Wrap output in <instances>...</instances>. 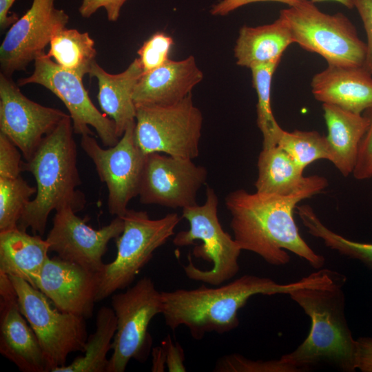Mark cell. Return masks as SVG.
<instances>
[{
    "label": "cell",
    "instance_id": "d6986e66",
    "mask_svg": "<svg viewBox=\"0 0 372 372\" xmlns=\"http://www.w3.org/2000/svg\"><path fill=\"white\" fill-rule=\"evenodd\" d=\"M203 79V73L193 56L169 59L163 65L143 72L133 93L136 105H170L192 93Z\"/></svg>",
    "mask_w": 372,
    "mask_h": 372
},
{
    "label": "cell",
    "instance_id": "7a4b0ae2",
    "mask_svg": "<svg viewBox=\"0 0 372 372\" xmlns=\"http://www.w3.org/2000/svg\"><path fill=\"white\" fill-rule=\"evenodd\" d=\"M333 279V270L323 269L287 284L244 275L220 287L203 285L194 289L162 291V314L170 329L185 326L192 337L199 340L207 333L223 334L236 329L240 322L238 311L255 295L289 294L300 288L328 285Z\"/></svg>",
    "mask_w": 372,
    "mask_h": 372
},
{
    "label": "cell",
    "instance_id": "30bf717a",
    "mask_svg": "<svg viewBox=\"0 0 372 372\" xmlns=\"http://www.w3.org/2000/svg\"><path fill=\"white\" fill-rule=\"evenodd\" d=\"M8 277L20 310L39 340L48 371L67 364L70 353L83 352L87 339L85 319L53 307L40 290L25 280Z\"/></svg>",
    "mask_w": 372,
    "mask_h": 372
},
{
    "label": "cell",
    "instance_id": "9a60e30c",
    "mask_svg": "<svg viewBox=\"0 0 372 372\" xmlns=\"http://www.w3.org/2000/svg\"><path fill=\"white\" fill-rule=\"evenodd\" d=\"M55 211L52 227L45 239L50 251L56 253L63 260L99 273L105 265L103 257L109 242L123 231V218L116 216L107 225L95 229L86 224L85 218L77 216L70 206Z\"/></svg>",
    "mask_w": 372,
    "mask_h": 372
},
{
    "label": "cell",
    "instance_id": "4fadbf2b",
    "mask_svg": "<svg viewBox=\"0 0 372 372\" xmlns=\"http://www.w3.org/2000/svg\"><path fill=\"white\" fill-rule=\"evenodd\" d=\"M55 0H32L30 8L7 32L0 46L1 73L8 76L25 70L45 54L53 37L66 28L69 16L54 6Z\"/></svg>",
    "mask_w": 372,
    "mask_h": 372
},
{
    "label": "cell",
    "instance_id": "60d3db41",
    "mask_svg": "<svg viewBox=\"0 0 372 372\" xmlns=\"http://www.w3.org/2000/svg\"><path fill=\"white\" fill-rule=\"evenodd\" d=\"M16 0H0V28L5 30L17 19V14L10 15V9Z\"/></svg>",
    "mask_w": 372,
    "mask_h": 372
},
{
    "label": "cell",
    "instance_id": "ac0fdd59",
    "mask_svg": "<svg viewBox=\"0 0 372 372\" xmlns=\"http://www.w3.org/2000/svg\"><path fill=\"white\" fill-rule=\"evenodd\" d=\"M0 353L23 372H48L39 340L22 314L8 276L0 273Z\"/></svg>",
    "mask_w": 372,
    "mask_h": 372
},
{
    "label": "cell",
    "instance_id": "9c48e42d",
    "mask_svg": "<svg viewBox=\"0 0 372 372\" xmlns=\"http://www.w3.org/2000/svg\"><path fill=\"white\" fill-rule=\"evenodd\" d=\"M112 308L116 318L112 353L106 372H123L130 360L144 362L152 349L150 322L163 313L162 292L149 278H143L125 292L112 294Z\"/></svg>",
    "mask_w": 372,
    "mask_h": 372
},
{
    "label": "cell",
    "instance_id": "e575fe53",
    "mask_svg": "<svg viewBox=\"0 0 372 372\" xmlns=\"http://www.w3.org/2000/svg\"><path fill=\"white\" fill-rule=\"evenodd\" d=\"M19 148L0 132V178H17L23 171Z\"/></svg>",
    "mask_w": 372,
    "mask_h": 372
},
{
    "label": "cell",
    "instance_id": "484cf974",
    "mask_svg": "<svg viewBox=\"0 0 372 372\" xmlns=\"http://www.w3.org/2000/svg\"><path fill=\"white\" fill-rule=\"evenodd\" d=\"M116 331V318L112 308L102 307L96 318V330L87 337L84 354L70 364L57 367L52 372H106L108 351Z\"/></svg>",
    "mask_w": 372,
    "mask_h": 372
},
{
    "label": "cell",
    "instance_id": "8fae6325",
    "mask_svg": "<svg viewBox=\"0 0 372 372\" xmlns=\"http://www.w3.org/2000/svg\"><path fill=\"white\" fill-rule=\"evenodd\" d=\"M34 71L19 79V86L41 85L59 98L69 112L74 134L93 135L92 127L105 147L115 145L119 141L115 123L93 104L83 84V78L53 61L46 53L34 61Z\"/></svg>",
    "mask_w": 372,
    "mask_h": 372
},
{
    "label": "cell",
    "instance_id": "ba28073f",
    "mask_svg": "<svg viewBox=\"0 0 372 372\" xmlns=\"http://www.w3.org/2000/svg\"><path fill=\"white\" fill-rule=\"evenodd\" d=\"M203 123L192 93L170 105H136L135 143L145 154L193 160L199 154Z\"/></svg>",
    "mask_w": 372,
    "mask_h": 372
},
{
    "label": "cell",
    "instance_id": "603a6c76",
    "mask_svg": "<svg viewBox=\"0 0 372 372\" xmlns=\"http://www.w3.org/2000/svg\"><path fill=\"white\" fill-rule=\"evenodd\" d=\"M327 127L326 136L332 150V164L343 176L352 174L360 145L369 126L364 114H355L337 106L322 103Z\"/></svg>",
    "mask_w": 372,
    "mask_h": 372
},
{
    "label": "cell",
    "instance_id": "cb8c5ba5",
    "mask_svg": "<svg viewBox=\"0 0 372 372\" xmlns=\"http://www.w3.org/2000/svg\"><path fill=\"white\" fill-rule=\"evenodd\" d=\"M293 43L290 30L280 16L272 23L239 30L234 49L236 64L251 68L281 59L285 50Z\"/></svg>",
    "mask_w": 372,
    "mask_h": 372
},
{
    "label": "cell",
    "instance_id": "ab89813d",
    "mask_svg": "<svg viewBox=\"0 0 372 372\" xmlns=\"http://www.w3.org/2000/svg\"><path fill=\"white\" fill-rule=\"evenodd\" d=\"M357 341L356 368L372 372V337H360Z\"/></svg>",
    "mask_w": 372,
    "mask_h": 372
},
{
    "label": "cell",
    "instance_id": "2e32d148",
    "mask_svg": "<svg viewBox=\"0 0 372 372\" xmlns=\"http://www.w3.org/2000/svg\"><path fill=\"white\" fill-rule=\"evenodd\" d=\"M69 114L37 103L22 94L11 79L0 74V132L19 148L25 161Z\"/></svg>",
    "mask_w": 372,
    "mask_h": 372
},
{
    "label": "cell",
    "instance_id": "d6a6232c",
    "mask_svg": "<svg viewBox=\"0 0 372 372\" xmlns=\"http://www.w3.org/2000/svg\"><path fill=\"white\" fill-rule=\"evenodd\" d=\"M173 44V39L162 32L154 33L145 41L137 52L144 72L165 63L169 59V54Z\"/></svg>",
    "mask_w": 372,
    "mask_h": 372
},
{
    "label": "cell",
    "instance_id": "7402d4cb",
    "mask_svg": "<svg viewBox=\"0 0 372 372\" xmlns=\"http://www.w3.org/2000/svg\"><path fill=\"white\" fill-rule=\"evenodd\" d=\"M48 251V242L40 236L19 227L0 231V273L25 280L36 288Z\"/></svg>",
    "mask_w": 372,
    "mask_h": 372
},
{
    "label": "cell",
    "instance_id": "3957f363",
    "mask_svg": "<svg viewBox=\"0 0 372 372\" xmlns=\"http://www.w3.org/2000/svg\"><path fill=\"white\" fill-rule=\"evenodd\" d=\"M346 277L321 286L306 287L289 295L309 317L311 329L305 340L280 358L299 371L329 365L344 372L356 368L357 341L344 313L342 287Z\"/></svg>",
    "mask_w": 372,
    "mask_h": 372
},
{
    "label": "cell",
    "instance_id": "d4e9b609",
    "mask_svg": "<svg viewBox=\"0 0 372 372\" xmlns=\"http://www.w3.org/2000/svg\"><path fill=\"white\" fill-rule=\"evenodd\" d=\"M257 167L256 192L264 194L291 195L307 187L316 176H304V169L278 145L262 149Z\"/></svg>",
    "mask_w": 372,
    "mask_h": 372
},
{
    "label": "cell",
    "instance_id": "83f0119b",
    "mask_svg": "<svg viewBox=\"0 0 372 372\" xmlns=\"http://www.w3.org/2000/svg\"><path fill=\"white\" fill-rule=\"evenodd\" d=\"M280 60L277 59L250 68L253 87L258 97L256 122L262 135V148L277 145L283 130L276 121L271 105L272 78Z\"/></svg>",
    "mask_w": 372,
    "mask_h": 372
},
{
    "label": "cell",
    "instance_id": "8992f818",
    "mask_svg": "<svg viewBox=\"0 0 372 372\" xmlns=\"http://www.w3.org/2000/svg\"><path fill=\"white\" fill-rule=\"evenodd\" d=\"M279 16L287 25L293 43L320 55L328 65H363L366 43L343 13L323 12L305 0L280 10Z\"/></svg>",
    "mask_w": 372,
    "mask_h": 372
},
{
    "label": "cell",
    "instance_id": "836d02e7",
    "mask_svg": "<svg viewBox=\"0 0 372 372\" xmlns=\"http://www.w3.org/2000/svg\"><path fill=\"white\" fill-rule=\"evenodd\" d=\"M369 126L359 148L358 158L352 175L362 180L372 178V107L364 112Z\"/></svg>",
    "mask_w": 372,
    "mask_h": 372
},
{
    "label": "cell",
    "instance_id": "5b68a950",
    "mask_svg": "<svg viewBox=\"0 0 372 372\" xmlns=\"http://www.w3.org/2000/svg\"><path fill=\"white\" fill-rule=\"evenodd\" d=\"M218 198L214 189L207 187L206 200L203 205L198 204L183 209L182 217L186 219L189 228L177 233L173 239L176 246L194 245L200 240V245L195 246L192 254L211 262L209 269L196 267L188 255V263L183 266L187 277L194 281L213 286H219L234 278L238 272V258L242 249L237 242L224 231L218 216Z\"/></svg>",
    "mask_w": 372,
    "mask_h": 372
},
{
    "label": "cell",
    "instance_id": "f35d334b",
    "mask_svg": "<svg viewBox=\"0 0 372 372\" xmlns=\"http://www.w3.org/2000/svg\"><path fill=\"white\" fill-rule=\"evenodd\" d=\"M303 1L305 0H222L212 6L210 13L216 16H225L240 7L256 2L273 1L291 6Z\"/></svg>",
    "mask_w": 372,
    "mask_h": 372
},
{
    "label": "cell",
    "instance_id": "5bb4252c",
    "mask_svg": "<svg viewBox=\"0 0 372 372\" xmlns=\"http://www.w3.org/2000/svg\"><path fill=\"white\" fill-rule=\"evenodd\" d=\"M207 178V169L192 159L157 152L146 154L139 200L173 209L196 205L198 192Z\"/></svg>",
    "mask_w": 372,
    "mask_h": 372
},
{
    "label": "cell",
    "instance_id": "d590c367",
    "mask_svg": "<svg viewBox=\"0 0 372 372\" xmlns=\"http://www.w3.org/2000/svg\"><path fill=\"white\" fill-rule=\"evenodd\" d=\"M366 34V51L363 67L372 74V0H352Z\"/></svg>",
    "mask_w": 372,
    "mask_h": 372
},
{
    "label": "cell",
    "instance_id": "44dd1931",
    "mask_svg": "<svg viewBox=\"0 0 372 372\" xmlns=\"http://www.w3.org/2000/svg\"><path fill=\"white\" fill-rule=\"evenodd\" d=\"M144 71L136 58L123 72H107L96 61L89 75L97 80V99L103 112L114 121L120 138L129 125L135 123L136 106L133 100L134 88Z\"/></svg>",
    "mask_w": 372,
    "mask_h": 372
},
{
    "label": "cell",
    "instance_id": "1f68e13d",
    "mask_svg": "<svg viewBox=\"0 0 372 372\" xmlns=\"http://www.w3.org/2000/svg\"><path fill=\"white\" fill-rule=\"evenodd\" d=\"M217 372H298L296 367L281 358L270 360H253L239 353L226 355L216 364Z\"/></svg>",
    "mask_w": 372,
    "mask_h": 372
},
{
    "label": "cell",
    "instance_id": "277c9868",
    "mask_svg": "<svg viewBox=\"0 0 372 372\" xmlns=\"http://www.w3.org/2000/svg\"><path fill=\"white\" fill-rule=\"evenodd\" d=\"M73 133L68 115L43 138L33 156L23 162V171L35 178L37 192L19 221L20 229L30 228L34 234L43 236L52 211L70 206L77 212L84 207L85 196L76 189L81 182Z\"/></svg>",
    "mask_w": 372,
    "mask_h": 372
},
{
    "label": "cell",
    "instance_id": "f1b7e54d",
    "mask_svg": "<svg viewBox=\"0 0 372 372\" xmlns=\"http://www.w3.org/2000/svg\"><path fill=\"white\" fill-rule=\"evenodd\" d=\"M297 214L311 236L320 238L326 247L346 257L358 260L372 269V243L356 242L328 228L309 205H298Z\"/></svg>",
    "mask_w": 372,
    "mask_h": 372
},
{
    "label": "cell",
    "instance_id": "52a82bcc",
    "mask_svg": "<svg viewBox=\"0 0 372 372\" xmlns=\"http://www.w3.org/2000/svg\"><path fill=\"white\" fill-rule=\"evenodd\" d=\"M121 217L124 228L116 238V256L99 273L96 302L130 285L154 252L174 235L180 221L176 213L151 219L146 211L133 209H127Z\"/></svg>",
    "mask_w": 372,
    "mask_h": 372
},
{
    "label": "cell",
    "instance_id": "74e56055",
    "mask_svg": "<svg viewBox=\"0 0 372 372\" xmlns=\"http://www.w3.org/2000/svg\"><path fill=\"white\" fill-rule=\"evenodd\" d=\"M166 347V365L169 372H185V353L181 345L173 342L170 335L163 340Z\"/></svg>",
    "mask_w": 372,
    "mask_h": 372
},
{
    "label": "cell",
    "instance_id": "7c38bea8",
    "mask_svg": "<svg viewBox=\"0 0 372 372\" xmlns=\"http://www.w3.org/2000/svg\"><path fill=\"white\" fill-rule=\"evenodd\" d=\"M134 127L135 123L129 125L118 143L107 148L101 147L93 135L81 136L82 149L107 186L108 211L116 216H123L139 194L146 154L135 143Z\"/></svg>",
    "mask_w": 372,
    "mask_h": 372
},
{
    "label": "cell",
    "instance_id": "7bdbcfd3",
    "mask_svg": "<svg viewBox=\"0 0 372 372\" xmlns=\"http://www.w3.org/2000/svg\"><path fill=\"white\" fill-rule=\"evenodd\" d=\"M310 1L314 3H318V2L325 1H335L343 5L348 9L354 8L352 0H310Z\"/></svg>",
    "mask_w": 372,
    "mask_h": 372
},
{
    "label": "cell",
    "instance_id": "b9f144b4",
    "mask_svg": "<svg viewBox=\"0 0 372 372\" xmlns=\"http://www.w3.org/2000/svg\"><path fill=\"white\" fill-rule=\"evenodd\" d=\"M152 371L154 372L164 371V365L166 364V347L163 341L160 347L152 349Z\"/></svg>",
    "mask_w": 372,
    "mask_h": 372
},
{
    "label": "cell",
    "instance_id": "f546056e",
    "mask_svg": "<svg viewBox=\"0 0 372 372\" xmlns=\"http://www.w3.org/2000/svg\"><path fill=\"white\" fill-rule=\"evenodd\" d=\"M277 145L284 149L304 170L318 160L332 163L333 155L326 136L316 130H282Z\"/></svg>",
    "mask_w": 372,
    "mask_h": 372
},
{
    "label": "cell",
    "instance_id": "e0dca14e",
    "mask_svg": "<svg viewBox=\"0 0 372 372\" xmlns=\"http://www.w3.org/2000/svg\"><path fill=\"white\" fill-rule=\"evenodd\" d=\"M99 282V273L55 256L45 261L36 288L60 311L87 319L93 313Z\"/></svg>",
    "mask_w": 372,
    "mask_h": 372
},
{
    "label": "cell",
    "instance_id": "6da1fadb",
    "mask_svg": "<svg viewBox=\"0 0 372 372\" xmlns=\"http://www.w3.org/2000/svg\"><path fill=\"white\" fill-rule=\"evenodd\" d=\"M327 186V180L316 175L310 185L289 196L249 193L242 189L229 192L225 205L231 216L234 238L242 250L258 254L271 265H287L290 260L287 250L313 268H321L325 259L300 236L293 211L300 201L322 192Z\"/></svg>",
    "mask_w": 372,
    "mask_h": 372
},
{
    "label": "cell",
    "instance_id": "4dcf8cb0",
    "mask_svg": "<svg viewBox=\"0 0 372 372\" xmlns=\"http://www.w3.org/2000/svg\"><path fill=\"white\" fill-rule=\"evenodd\" d=\"M37 192L21 176L0 178V231L18 227L23 211Z\"/></svg>",
    "mask_w": 372,
    "mask_h": 372
},
{
    "label": "cell",
    "instance_id": "ffe728a7",
    "mask_svg": "<svg viewBox=\"0 0 372 372\" xmlns=\"http://www.w3.org/2000/svg\"><path fill=\"white\" fill-rule=\"evenodd\" d=\"M311 87L322 103L358 114L372 107V74L363 66L328 65L313 76Z\"/></svg>",
    "mask_w": 372,
    "mask_h": 372
},
{
    "label": "cell",
    "instance_id": "8d00e7d4",
    "mask_svg": "<svg viewBox=\"0 0 372 372\" xmlns=\"http://www.w3.org/2000/svg\"><path fill=\"white\" fill-rule=\"evenodd\" d=\"M127 0H83L79 12L83 18H89L99 8H104L107 19L116 21L120 16L122 6Z\"/></svg>",
    "mask_w": 372,
    "mask_h": 372
},
{
    "label": "cell",
    "instance_id": "4316f807",
    "mask_svg": "<svg viewBox=\"0 0 372 372\" xmlns=\"http://www.w3.org/2000/svg\"><path fill=\"white\" fill-rule=\"evenodd\" d=\"M47 54L63 68L83 78L96 61V50L87 32L65 28L53 37Z\"/></svg>",
    "mask_w": 372,
    "mask_h": 372
}]
</instances>
